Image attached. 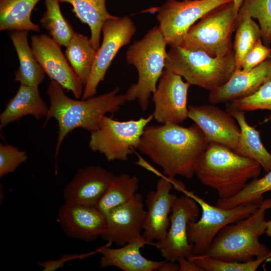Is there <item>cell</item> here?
<instances>
[{
  "label": "cell",
  "mask_w": 271,
  "mask_h": 271,
  "mask_svg": "<svg viewBox=\"0 0 271 271\" xmlns=\"http://www.w3.org/2000/svg\"><path fill=\"white\" fill-rule=\"evenodd\" d=\"M209 144L195 123L188 127L152 124L146 127L137 149L174 181L177 176L193 178L196 163Z\"/></svg>",
  "instance_id": "1"
},
{
  "label": "cell",
  "mask_w": 271,
  "mask_h": 271,
  "mask_svg": "<svg viewBox=\"0 0 271 271\" xmlns=\"http://www.w3.org/2000/svg\"><path fill=\"white\" fill-rule=\"evenodd\" d=\"M120 88L81 100L68 97L64 89L56 81L50 82L47 93L50 106L44 125L52 118L58 122L59 130L56 146L57 157L66 136L73 130L82 128L90 131L98 129L102 117L116 112L127 101L125 94H118Z\"/></svg>",
  "instance_id": "2"
},
{
  "label": "cell",
  "mask_w": 271,
  "mask_h": 271,
  "mask_svg": "<svg viewBox=\"0 0 271 271\" xmlns=\"http://www.w3.org/2000/svg\"><path fill=\"white\" fill-rule=\"evenodd\" d=\"M262 167L222 146L209 143L198 160L195 175L204 185L216 190L220 199L239 193L249 180L259 176Z\"/></svg>",
  "instance_id": "3"
},
{
  "label": "cell",
  "mask_w": 271,
  "mask_h": 271,
  "mask_svg": "<svg viewBox=\"0 0 271 271\" xmlns=\"http://www.w3.org/2000/svg\"><path fill=\"white\" fill-rule=\"evenodd\" d=\"M270 208L271 199H264L250 215L221 228L205 252L200 255L245 262L269 254L271 250L259 238L265 233V215Z\"/></svg>",
  "instance_id": "4"
},
{
  "label": "cell",
  "mask_w": 271,
  "mask_h": 271,
  "mask_svg": "<svg viewBox=\"0 0 271 271\" xmlns=\"http://www.w3.org/2000/svg\"><path fill=\"white\" fill-rule=\"evenodd\" d=\"M165 68L184 78L191 85L209 91L224 84L235 69L233 50L222 56L183 45L170 46Z\"/></svg>",
  "instance_id": "5"
},
{
  "label": "cell",
  "mask_w": 271,
  "mask_h": 271,
  "mask_svg": "<svg viewBox=\"0 0 271 271\" xmlns=\"http://www.w3.org/2000/svg\"><path fill=\"white\" fill-rule=\"evenodd\" d=\"M167 45L159 27L155 26L134 42L126 53L127 63L137 69L138 80L125 94L127 101L137 100L143 111L148 108L151 95L156 91L165 68Z\"/></svg>",
  "instance_id": "6"
},
{
  "label": "cell",
  "mask_w": 271,
  "mask_h": 271,
  "mask_svg": "<svg viewBox=\"0 0 271 271\" xmlns=\"http://www.w3.org/2000/svg\"><path fill=\"white\" fill-rule=\"evenodd\" d=\"M237 14L232 1L208 12L192 25L180 45L202 50L213 57L233 51L232 36Z\"/></svg>",
  "instance_id": "7"
},
{
  "label": "cell",
  "mask_w": 271,
  "mask_h": 271,
  "mask_svg": "<svg viewBox=\"0 0 271 271\" xmlns=\"http://www.w3.org/2000/svg\"><path fill=\"white\" fill-rule=\"evenodd\" d=\"M179 191L194 199L202 210L198 221L189 222L187 225L189 242L193 246V255L205 252L219 230L225 226L244 218L253 213L261 205L263 196L231 208L213 206L185 187Z\"/></svg>",
  "instance_id": "8"
},
{
  "label": "cell",
  "mask_w": 271,
  "mask_h": 271,
  "mask_svg": "<svg viewBox=\"0 0 271 271\" xmlns=\"http://www.w3.org/2000/svg\"><path fill=\"white\" fill-rule=\"evenodd\" d=\"M153 119V114L126 121L104 115L98 129L91 132L89 147L103 154L108 161H126L137 149L146 127Z\"/></svg>",
  "instance_id": "9"
},
{
  "label": "cell",
  "mask_w": 271,
  "mask_h": 271,
  "mask_svg": "<svg viewBox=\"0 0 271 271\" xmlns=\"http://www.w3.org/2000/svg\"><path fill=\"white\" fill-rule=\"evenodd\" d=\"M232 0H168L157 12L158 26L169 46L181 45L189 28L213 9Z\"/></svg>",
  "instance_id": "10"
},
{
  "label": "cell",
  "mask_w": 271,
  "mask_h": 271,
  "mask_svg": "<svg viewBox=\"0 0 271 271\" xmlns=\"http://www.w3.org/2000/svg\"><path fill=\"white\" fill-rule=\"evenodd\" d=\"M136 32V27L127 16L114 17L103 24V40L96 51L89 79L85 85L82 99L94 96L100 82L104 80L112 60L120 49L127 45Z\"/></svg>",
  "instance_id": "11"
},
{
  "label": "cell",
  "mask_w": 271,
  "mask_h": 271,
  "mask_svg": "<svg viewBox=\"0 0 271 271\" xmlns=\"http://www.w3.org/2000/svg\"><path fill=\"white\" fill-rule=\"evenodd\" d=\"M199 211L198 204L192 198L185 194L176 198L166 236L155 245L164 259L176 261L180 257L193 255V246L188 239L187 225L189 222L196 221Z\"/></svg>",
  "instance_id": "12"
},
{
  "label": "cell",
  "mask_w": 271,
  "mask_h": 271,
  "mask_svg": "<svg viewBox=\"0 0 271 271\" xmlns=\"http://www.w3.org/2000/svg\"><path fill=\"white\" fill-rule=\"evenodd\" d=\"M191 85L182 77L165 68L152 101L154 119L161 124H180L188 118V92Z\"/></svg>",
  "instance_id": "13"
},
{
  "label": "cell",
  "mask_w": 271,
  "mask_h": 271,
  "mask_svg": "<svg viewBox=\"0 0 271 271\" xmlns=\"http://www.w3.org/2000/svg\"><path fill=\"white\" fill-rule=\"evenodd\" d=\"M31 42L37 61L50 79L80 98L83 84L62 53L61 46L45 34L32 36Z\"/></svg>",
  "instance_id": "14"
},
{
  "label": "cell",
  "mask_w": 271,
  "mask_h": 271,
  "mask_svg": "<svg viewBox=\"0 0 271 271\" xmlns=\"http://www.w3.org/2000/svg\"><path fill=\"white\" fill-rule=\"evenodd\" d=\"M143 197L136 193L128 202L116 207L105 215L106 227L101 238L120 246L144 237L142 231L146 216Z\"/></svg>",
  "instance_id": "15"
},
{
  "label": "cell",
  "mask_w": 271,
  "mask_h": 271,
  "mask_svg": "<svg viewBox=\"0 0 271 271\" xmlns=\"http://www.w3.org/2000/svg\"><path fill=\"white\" fill-rule=\"evenodd\" d=\"M188 117L200 128L209 143L216 144L233 151L235 150L240 128L228 112L212 104L190 105Z\"/></svg>",
  "instance_id": "16"
},
{
  "label": "cell",
  "mask_w": 271,
  "mask_h": 271,
  "mask_svg": "<svg viewBox=\"0 0 271 271\" xmlns=\"http://www.w3.org/2000/svg\"><path fill=\"white\" fill-rule=\"evenodd\" d=\"M69 237L90 242L101 236L106 227L105 215L94 206L64 202L56 219Z\"/></svg>",
  "instance_id": "17"
},
{
  "label": "cell",
  "mask_w": 271,
  "mask_h": 271,
  "mask_svg": "<svg viewBox=\"0 0 271 271\" xmlns=\"http://www.w3.org/2000/svg\"><path fill=\"white\" fill-rule=\"evenodd\" d=\"M173 180L161 177L157 181L156 190L148 193L145 199L147 207L143 226V235L151 244L153 241L163 240L166 236L170 225L169 213L172 204L177 197L171 192Z\"/></svg>",
  "instance_id": "18"
},
{
  "label": "cell",
  "mask_w": 271,
  "mask_h": 271,
  "mask_svg": "<svg viewBox=\"0 0 271 271\" xmlns=\"http://www.w3.org/2000/svg\"><path fill=\"white\" fill-rule=\"evenodd\" d=\"M114 176L99 166L80 168L63 190L65 202L95 206Z\"/></svg>",
  "instance_id": "19"
},
{
  "label": "cell",
  "mask_w": 271,
  "mask_h": 271,
  "mask_svg": "<svg viewBox=\"0 0 271 271\" xmlns=\"http://www.w3.org/2000/svg\"><path fill=\"white\" fill-rule=\"evenodd\" d=\"M270 78L271 60L268 58L248 71L235 68L224 84L210 91L208 100L215 105L249 96Z\"/></svg>",
  "instance_id": "20"
},
{
  "label": "cell",
  "mask_w": 271,
  "mask_h": 271,
  "mask_svg": "<svg viewBox=\"0 0 271 271\" xmlns=\"http://www.w3.org/2000/svg\"><path fill=\"white\" fill-rule=\"evenodd\" d=\"M110 243L98 248L101 254L99 265L101 268L114 266L123 271L157 270L166 259L162 261L150 260L144 257L141 249L151 244L144 237L131 240L117 248L109 247Z\"/></svg>",
  "instance_id": "21"
},
{
  "label": "cell",
  "mask_w": 271,
  "mask_h": 271,
  "mask_svg": "<svg viewBox=\"0 0 271 271\" xmlns=\"http://www.w3.org/2000/svg\"><path fill=\"white\" fill-rule=\"evenodd\" d=\"M48 112L49 107L41 97L39 87L20 84L16 94L0 114V128L28 115L38 120L46 117Z\"/></svg>",
  "instance_id": "22"
},
{
  "label": "cell",
  "mask_w": 271,
  "mask_h": 271,
  "mask_svg": "<svg viewBox=\"0 0 271 271\" xmlns=\"http://www.w3.org/2000/svg\"><path fill=\"white\" fill-rule=\"evenodd\" d=\"M240 128L237 145L234 151L236 154L258 162L266 173L271 170V153L263 146L259 131L247 122L245 112L226 107Z\"/></svg>",
  "instance_id": "23"
},
{
  "label": "cell",
  "mask_w": 271,
  "mask_h": 271,
  "mask_svg": "<svg viewBox=\"0 0 271 271\" xmlns=\"http://www.w3.org/2000/svg\"><path fill=\"white\" fill-rule=\"evenodd\" d=\"M28 32L13 31L10 34L19 61V66L15 72V80L21 84L39 87L46 73L29 45Z\"/></svg>",
  "instance_id": "24"
},
{
  "label": "cell",
  "mask_w": 271,
  "mask_h": 271,
  "mask_svg": "<svg viewBox=\"0 0 271 271\" xmlns=\"http://www.w3.org/2000/svg\"><path fill=\"white\" fill-rule=\"evenodd\" d=\"M72 6V11L83 23L87 24L90 30V41L97 50L100 46L102 27L104 22L115 16L110 14L106 7V0H58Z\"/></svg>",
  "instance_id": "25"
},
{
  "label": "cell",
  "mask_w": 271,
  "mask_h": 271,
  "mask_svg": "<svg viewBox=\"0 0 271 271\" xmlns=\"http://www.w3.org/2000/svg\"><path fill=\"white\" fill-rule=\"evenodd\" d=\"M41 0H0V30L39 32L31 20L32 12Z\"/></svg>",
  "instance_id": "26"
},
{
  "label": "cell",
  "mask_w": 271,
  "mask_h": 271,
  "mask_svg": "<svg viewBox=\"0 0 271 271\" xmlns=\"http://www.w3.org/2000/svg\"><path fill=\"white\" fill-rule=\"evenodd\" d=\"M96 51L87 36L77 33L66 47L65 55L84 86L89 79Z\"/></svg>",
  "instance_id": "27"
},
{
  "label": "cell",
  "mask_w": 271,
  "mask_h": 271,
  "mask_svg": "<svg viewBox=\"0 0 271 271\" xmlns=\"http://www.w3.org/2000/svg\"><path fill=\"white\" fill-rule=\"evenodd\" d=\"M139 183L136 176L125 173L114 175L96 207L105 215L111 209L125 204L137 193Z\"/></svg>",
  "instance_id": "28"
},
{
  "label": "cell",
  "mask_w": 271,
  "mask_h": 271,
  "mask_svg": "<svg viewBox=\"0 0 271 271\" xmlns=\"http://www.w3.org/2000/svg\"><path fill=\"white\" fill-rule=\"evenodd\" d=\"M233 43L235 68L240 69L246 53L256 43L261 40L258 24L256 23L245 9L241 7L237 16Z\"/></svg>",
  "instance_id": "29"
},
{
  "label": "cell",
  "mask_w": 271,
  "mask_h": 271,
  "mask_svg": "<svg viewBox=\"0 0 271 271\" xmlns=\"http://www.w3.org/2000/svg\"><path fill=\"white\" fill-rule=\"evenodd\" d=\"M59 3L58 0H45L46 11L40 23L54 41L66 47L75 32L61 13Z\"/></svg>",
  "instance_id": "30"
},
{
  "label": "cell",
  "mask_w": 271,
  "mask_h": 271,
  "mask_svg": "<svg viewBox=\"0 0 271 271\" xmlns=\"http://www.w3.org/2000/svg\"><path fill=\"white\" fill-rule=\"evenodd\" d=\"M271 192V170L263 177L255 178L233 197L217 200L216 206L223 208H231L245 204L260 196L267 192Z\"/></svg>",
  "instance_id": "31"
},
{
  "label": "cell",
  "mask_w": 271,
  "mask_h": 271,
  "mask_svg": "<svg viewBox=\"0 0 271 271\" xmlns=\"http://www.w3.org/2000/svg\"><path fill=\"white\" fill-rule=\"evenodd\" d=\"M188 258L203 271H255L265 260L271 261V252L266 256L245 262L222 260L200 255H193Z\"/></svg>",
  "instance_id": "32"
},
{
  "label": "cell",
  "mask_w": 271,
  "mask_h": 271,
  "mask_svg": "<svg viewBox=\"0 0 271 271\" xmlns=\"http://www.w3.org/2000/svg\"><path fill=\"white\" fill-rule=\"evenodd\" d=\"M226 107L243 111L268 110V120L271 121V78L263 84L252 95L227 103Z\"/></svg>",
  "instance_id": "33"
},
{
  "label": "cell",
  "mask_w": 271,
  "mask_h": 271,
  "mask_svg": "<svg viewBox=\"0 0 271 271\" xmlns=\"http://www.w3.org/2000/svg\"><path fill=\"white\" fill-rule=\"evenodd\" d=\"M242 8L257 20L262 43L271 44V0H243Z\"/></svg>",
  "instance_id": "34"
},
{
  "label": "cell",
  "mask_w": 271,
  "mask_h": 271,
  "mask_svg": "<svg viewBox=\"0 0 271 271\" xmlns=\"http://www.w3.org/2000/svg\"><path fill=\"white\" fill-rule=\"evenodd\" d=\"M28 159L24 151L13 145L0 144V177L13 173Z\"/></svg>",
  "instance_id": "35"
},
{
  "label": "cell",
  "mask_w": 271,
  "mask_h": 271,
  "mask_svg": "<svg viewBox=\"0 0 271 271\" xmlns=\"http://www.w3.org/2000/svg\"><path fill=\"white\" fill-rule=\"evenodd\" d=\"M271 51L270 47L265 46L262 40L256 43L244 56L240 69L250 70L267 59Z\"/></svg>",
  "instance_id": "36"
},
{
  "label": "cell",
  "mask_w": 271,
  "mask_h": 271,
  "mask_svg": "<svg viewBox=\"0 0 271 271\" xmlns=\"http://www.w3.org/2000/svg\"><path fill=\"white\" fill-rule=\"evenodd\" d=\"M98 252V249L96 251L82 254H64L60 258L54 260H49L45 261H39L38 264L43 268V271H55L63 267L66 262L75 259H82L89 256L95 252Z\"/></svg>",
  "instance_id": "37"
},
{
  "label": "cell",
  "mask_w": 271,
  "mask_h": 271,
  "mask_svg": "<svg viewBox=\"0 0 271 271\" xmlns=\"http://www.w3.org/2000/svg\"><path fill=\"white\" fill-rule=\"evenodd\" d=\"M176 261L179 266V271H203L198 264L188 258L180 257Z\"/></svg>",
  "instance_id": "38"
},
{
  "label": "cell",
  "mask_w": 271,
  "mask_h": 271,
  "mask_svg": "<svg viewBox=\"0 0 271 271\" xmlns=\"http://www.w3.org/2000/svg\"><path fill=\"white\" fill-rule=\"evenodd\" d=\"M176 261L166 260L164 263L160 266L158 270L160 271H179V266Z\"/></svg>",
  "instance_id": "39"
},
{
  "label": "cell",
  "mask_w": 271,
  "mask_h": 271,
  "mask_svg": "<svg viewBox=\"0 0 271 271\" xmlns=\"http://www.w3.org/2000/svg\"><path fill=\"white\" fill-rule=\"evenodd\" d=\"M243 0H232L233 7L235 11L238 13L241 8Z\"/></svg>",
  "instance_id": "40"
},
{
  "label": "cell",
  "mask_w": 271,
  "mask_h": 271,
  "mask_svg": "<svg viewBox=\"0 0 271 271\" xmlns=\"http://www.w3.org/2000/svg\"><path fill=\"white\" fill-rule=\"evenodd\" d=\"M266 226L265 233L268 237H271V220L266 221Z\"/></svg>",
  "instance_id": "41"
},
{
  "label": "cell",
  "mask_w": 271,
  "mask_h": 271,
  "mask_svg": "<svg viewBox=\"0 0 271 271\" xmlns=\"http://www.w3.org/2000/svg\"><path fill=\"white\" fill-rule=\"evenodd\" d=\"M270 49H271V47H270ZM268 59H270L271 60V51H270V54H269V56Z\"/></svg>",
  "instance_id": "42"
}]
</instances>
